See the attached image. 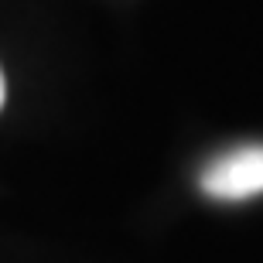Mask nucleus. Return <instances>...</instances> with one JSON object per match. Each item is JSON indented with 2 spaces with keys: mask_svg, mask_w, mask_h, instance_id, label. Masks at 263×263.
I'll list each match as a JSON object with an SVG mask.
<instances>
[{
  "mask_svg": "<svg viewBox=\"0 0 263 263\" xmlns=\"http://www.w3.org/2000/svg\"><path fill=\"white\" fill-rule=\"evenodd\" d=\"M198 185L209 198L219 202H243V198L263 195V144L236 147L229 154L215 157L202 171Z\"/></svg>",
  "mask_w": 263,
  "mask_h": 263,
  "instance_id": "obj_1",
  "label": "nucleus"
},
{
  "mask_svg": "<svg viewBox=\"0 0 263 263\" xmlns=\"http://www.w3.org/2000/svg\"><path fill=\"white\" fill-rule=\"evenodd\" d=\"M4 99H7V82H4V72H0V109H4Z\"/></svg>",
  "mask_w": 263,
  "mask_h": 263,
  "instance_id": "obj_2",
  "label": "nucleus"
}]
</instances>
